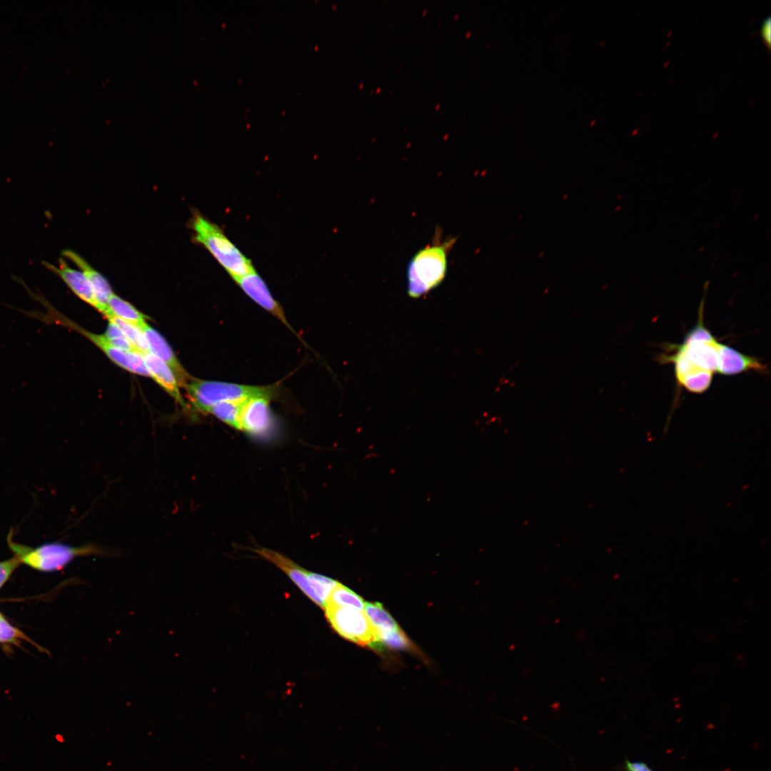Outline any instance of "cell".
<instances>
[{
  "instance_id": "52a82bcc",
  "label": "cell",
  "mask_w": 771,
  "mask_h": 771,
  "mask_svg": "<svg viewBox=\"0 0 771 771\" xmlns=\"http://www.w3.org/2000/svg\"><path fill=\"white\" fill-rule=\"evenodd\" d=\"M324 610L331 627L343 638L360 645L381 647L364 611L331 605Z\"/></svg>"
},
{
  "instance_id": "5b68a950",
  "label": "cell",
  "mask_w": 771,
  "mask_h": 771,
  "mask_svg": "<svg viewBox=\"0 0 771 771\" xmlns=\"http://www.w3.org/2000/svg\"><path fill=\"white\" fill-rule=\"evenodd\" d=\"M186 389L194 406L201 412L206 413L211 406L221 402L241 403L260 395L273 399L277 395L278 388L275 386H250L191 378Z\"/></svg>"
},
{
  "instance_id": "9a60e30c",
  "label": "cell",
  "mask_w": 771,
  "mask_h": 771,
  "mask_svg": "<svg viewBox=\"0 0 771 771\" xmlns=\"http://www.w3.org/2000/svg\"><path fill=\"white\" fill-rule=\"evenodd\" d=\"M150 376L183 408H186L177 380L170 368L151 353L141 354Z\"/></svg>"
},
{
  "instance_id": "ffe728a7",
  "label": "cell",
  "mask_w": 771,
  "mask_h": 771,
  "mask_svg": "<svg viewBox=\"0 0 771 771\" xmlns=\"http://www.w3.org/2000/svg\"><path fill=\"white\" fill-rule=\"evenodd\" d=\"M241 403H218L208 408L206 413H211L229 426L240 430Z\"/></svg>"
},
{
  "instance_id": "3957f363",
  "label": "cell",
  "mask_w": 771,
  "mask_h": 771,
  "mask_svg": "<svg viewBox=\"0 0 771 771\" xmlns=\"http://www.w3.org/2000/svg\"><path fill=\"white\" fill-rule=\"evenodd\" d=\"M29 295L35 301L39 302L45 308V311L19 310L21 313L30 317L36 318L45 324H56L69 328L77 331L96 346H97L114 363L122 368L140 376L151 377L148 373L141 354L136 352H126L116 348L105 337L104 335L91 333L71 320L64 316L58 311L39 292H34L28 286H25Z\"/></svg>"
},
{
  "instance_id": "5bb4252c",
  "label": "cell",
  "mask_w": 771,
  "mask_h": 771,
  "mask_svg": "<svg viewBox=\"0 0 771 771\" xmlns=\"http://www.w3.org/2000/svg\"><path fill=\"white\" fill-rule=\"evenodd\" d=\"M750 371L765 373L767 367L755 357L746 356L731 347L721 344L717 373L734 375Z\"/></svg>"
},
{
  "instance_id": "cb8c5ba5",
  "label": "cell",
  "mask_w": 771,
  "mask_h": 771,
  "mask_svg": "<svg viewBox=\"0 0 771 771\" xmlns=\"http://www.w3.org/2000/svg\"><path fill=\"white\" fill-rule=\"evenodd\" d=\"M20 564L21 562L15 556L8 560L0 562V588Z\"/></svg>"
},
{
  "instance_id": "6da1fadb",
  "label": "cell",
  "mask_w": 771,
  "mask_h": 771,
  "mask_svg": "<svg viewBox=\"0 0 771 771\" xmlns=\"http://www.w3.org/2000/svg\"><path fill=\"white\" fill-rule=\"evenodd\" d=\"M702 303L697 325L687 333L682 344L672 345L661 358L662 361L674 364L675 376L681 386L697 393L709 388L712 373L717 371L722 344L703 324Z\"/></svg>"
},
{
  "instance_id": "30bf717a",
  "label": "cell",
  "mask_w": 771,
  "mask_h": 771,
  "mask_svg": "<svg viewBox=\"0 0 771 771\" xmlns=\"http://www.w3.org/2000/svg\"><path fill=\"white\" fill-rule=\"evenodd\" d=\"M41 263L46 268L58 276L76 296L99 310L93 288L80 270L71 268L64 258L59 259L57 266L44 261Z\"/></svg>"
},
{
  "instance_id": "277c9868",
  "label": "cell",
  "mask_w": 771,
  "mask_h": 771,
  "mask_svg": "<svg viewBox=\"0 0 771 771\" xmlns=\"http://www.w3.org/2000/svg\"><path fill=\"white\" fill-rule=\"evenodd\" d=\"M191 226L194 241L203 246L233 280L255 269L223 229L204 216L195 212Z\"/></svg>"
},
{
  "instance_id": "484cf974",
  "label": "cell",
  "mask_w": 771,
  "mask_h": 771,
  "mask_svg": "<svg viewBox=\"0 0 771 771\" xmlns=\"http://www.w3.org/2000/svg\"><path fill=\"white\" fill-rule=\"evenodd\" d=\"M625 769L627 771H653L644 762L629 760L625 762Z\"/></svg>"
},
{
  "instance_id": "7c38bea8",
  "label": "cell",
  "mask_w": 771,
  "mask_h": 771,
  "mask_svg": "<svg viewBox=\"0 0 771 771\" xmlns=\"http://www.w3.org/2000/svg\"><path fill=\"white\" fill-rule=\"evenodd\" d=\"M141 330L148 342L149 352L164 362L173 373L178 384L186 388L191 378L183 368L166 341L146 323Z\"/></svg>"
},
{
  "instance_id": "8fae6325",
  "label": "cell",
  "mask_w": 771,
  "mask_h": 771,
  "mask_svg": "<svg viewBox=\"0 0 771 771\" xmlns=\"http://www.w3.org/2000/svg\"><path fill=\"white\" fill-rule=\"evenodd\" d=\"M256 552L283 570L291 580L316 604L324 608L321 599L314 590L308 577V572L284 555L276 551L260 548Z\"/></svg>"
},
{
  "instance_id": "e0dca14e",
  "label": "cell",
  "mask_w": 771,
  "mask_h": 771,
  "mask_svg": "<svg viewBox=\"0 0 771 771\" xmlns=\"http://www.w3.org/2000/svg\"><path fill=\"white\" fill-rule=\"evenodd\" d=\"M365 614L372 625L376 635L381 633L398 630L400 628L395 620L379 603H365Z\"/></svg>"
},
{
  "instance_id": "2e32d148",
  "label": "cell",
  "mask_w": 771,
  "mask_h": 771,
  "mask_svg": "<svg viewBox=\"0 0 771 771\" xmlns=\"http://www.w3.org/2000/svg\"><path fill=\"white\" fill-rule=\"evenodd\" d=\"M107 306L109 311L108 316L113 315L136 326L140 329L146 323V318L147 317L146 316L139 312L131 303L114 293L108 300Z\"/></svg>"
},
{
  "instance_id": "7a4b0ae2",
  "label": "cell",
  "mask_w": 771,
  "mask_h": 771,
  "mask_svg": "<svg viewBox=\"0 0 771 771\" xmlns=\"http://www.w3.org/2000/svg\"><path fill=\"white\" fill-rule=\"evenodd\" d=\"M455 242L450 238L442 241L436 233L431 244L418 251L407 266V290L412 298H419L439 286L448 269V256Z\"/></svg>"
},
{
  "instance_id": "ac0fdd59",
  "label": "cell",
  "mask_w": 771,
  "mask_h": 771,
  "mask_svg": "<svg viewBox=\"0 0 771 771\" xmlns=\"http://www.w3.org/2000/svg\"><path fill=\"white\" fill-rule=\"evenodd\" d=\"M107 318L119 328L137 353L140 354L149 353L148 342L144 333L139 328L113 315L109 316Z\"/></svg>"
},
{
  "instance_id": "9c48e42d",
  "label": "cell",
  "mask_w": 771,
  "mask_h": 771,
  "mask_svg": "<svg viewBox=\"0 0 771 771\" xmlns=\"http://www.w3.org/2000/svg\"><path fill=\"white\" fill-rule=\"evenodd\" d=\"M234 281L251 300L296 334L288 322L281 305L273 297L265 281L255 269Z\"/></svg>"
},
{
  "instance_id": "ba28073f",
  "label": "cell",
  "mask_w": 771,
  "mask_h": 771,
  "mask_svg": "<svg viewBox=\"0 0 771 771\" xmlns=\"http://www.w3.org/2000/svg\"><path fill=\"white\" fill-rule=\"evenodd\" d=\"M271 398L255 396L241 403L240 430L255 436L268 433L273 424L270 409Z\"/></svg>"
},
{
  "instance_id": "d4e9b609",
  "label": "cell",
  "mask_w": 771,
  "mask_h": 771,
  "mask_svg": "<svg viewBox=\"0 0 771 771\" xmlns=\"http://www.w3.org/2000/svg\"><path fill=\"white\" fill-rule=\"evenodd\" d=\"M760 36L764 44L770 49L771 45V17L764 19L760 27Z\"/></svg>"
},
{
  "instance_id": "d6986e66",
  "label": "cell",
  "mask_w": 771,
  "mask_h": 771,
  "mask_svg": "<svg viewBox=\"0 0 771 771\" xmlns=\"http://www.w3.org/2000/svg\"><path fill=\"white\" fill-rule=\"evenodd\" d=\"M327 605L363 611L365 603L358 595L339 583L331 592Z\"/></svg>"
},
{
  "instance_id": "44dd1931",
  "label": "cell",
  "mask_w": 771,
  "mask_h": 771,
  "mask_svg": "<svg viewBox=\"0 0 771 771\" xmlns=\"http://www.w3.org/2000/svg\"><path fill=\"white\" fill-rule=\"evenodd\" d=\"M377 639L380 645H386L392 649L410 650L413 648L411 642L401 629L379 633Z\"/></svg>"
},
{
  "instance_id": "7402d4cb",
  "label": "cell",
  "mask_w": 771,
  "mask_h": 771,
  "mask_svg": "<svg viewBox=\"0 0 771 771\" xmlns=\"http://www.w3.org/2000/svg\"><path fill=\"white\" fill-rule=\"evenodd\" d=\"M104 336L116 348L126 352L137 353L132 344L112 322L109 321Z\"/></svg>"
},
{
  "instance_id": "8992f818",
  "label": "cell",
  "mask_w": 771,
  "mask_h": 771,
  "mask_svg": "<svg viewBox=\"0 0 771 771\" xmlns=\"http://www.w3.org/2000/svg\"><path fill=\"white\" fill-rule=\"evenodd\" d=\"M8 543L21 563L41 571L58 570L78 556L103 553L93 545L72 547L61 543H49L37 548H30L14 542L10 536L8 538Z\"/></svg>"
},
{
  "instance_id": "4fadbf2b",
  "label": "cell",
  "mask_w": 771,
  "mask_h": 771,
  "mask_svg": "<svg viewBox=\"0 0 771 771\" xmlns=\"http://www.w3.org/2000/svg\"><path fill=\"white\" fill-rule=\"evenodd\" d=\"M62 256L64 258H67L74 263L87 278L99 304V311L107 317L109 313L107 303L113 293L107 280L76 252L66 249L62 251Z\"/></svg>"
},
{
  "instance_id": "603a6c76",
  "label": "cell",
  "mask_w": 771,
  "mask_h": 771,
  "mask_svg": "<svg viewBox=\"0 0 771 771\" xmlns=\"http://www.w3.org/2000/svg\"><path fill=\"white\" fill-rule=\"evenodd\" d=\"M27 638L18 629L11 626L0 613V642L18 643Z\"/></svg>"
}]
</instances>
